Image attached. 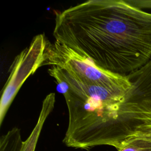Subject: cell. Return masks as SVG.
I'll return each mask as SVG.
<instances>
[{
    "instance_id": "3957f363",
    "label": "cell",
    "mask_w": 151,
    "mask_h": 151,
    "mask_svg": "<svg viewBox=\"0 0 151 151\" xmlns=\"http://www.w3.org/2000/svg\"><path fill=\"white\" fill-rule=\"evenodd\" d=\"M48 41L44 34L34 37L30 45L14 59L9 77L1 93L0 100V125L19 90L25 80L42 65Z\"/></svg>"
},
{
    "instance_id": "ba28073f",
    "label": "cell",
    "mask_w": 151,
    "mask_h": 151,
    "mask_svg": "<svg viewBox=\"0 0 151 151\" xmlns=\"http://www.w3.org/2000/svg\"><path fill=\"white\" fill-rule=\"evenodd\" d=\"M129 4L143 9H151V0H126Z\"/></svg>"
},
{
    "instance_id": "5b68a950",
    "label": "cell",
    "mask_w": 151,
    "mask_h": 151,
    "mask_svg": "<svg viewBox=\"0 0 151 151\" xmlns=\"http://www.w3.org/2000/svg\"><path fill=\"white\" fill-rule=\"evenodd\" d=\"M23 145L20 130L17 127L12 128L0 139V151H22Z\"/></svg>"
},
{
    "instance_id": "52a82bcc",
    "label": "cell",
    "mask_w": 151,
    "mask_h": 151,
    "mask_svg": "<svg viewBox=\"0 0 151 151\" xmlns=\"http://www.w3.org/2000/svg\"><path fill=\"white\" fill-rule=\"evenodd\" d=\"M139 121V124L131 137H142L151 139V109L143 113Z\"/></svg>"
},
{
    "instance_id": "8992f818",
    "label": "cell",
    "mask_w": 151,
    "mask_h": 151,
    "mask_svg": "<svg viewBox=\"0 0 151 151\" xmlns=\"http://www.w3.org/2000/svg\"><path fill=\"white\" fill-rule=\"evenodd\" d=\"M118 151H151V139L133 137L124 142Z\"/></svg>"
},
{
    "instance_id": "277c9868",
    "label": "cell",
    "mask_w": 151,
    "mask_h": 151,
    "mask_svg": "<svg viewBox=\"0 0 151 151\" xmlns=\"http://www.w3.org/2000/svg\"><path fill=\"white\" fill-rule=\"evenodd\" d=\"M55 94L51 93L48 94L44 99L37 123L29 136L24 142L22 151H35L43 124L54 109L55 101Z\"/></svg>"
},
{
    "instance_id": "6da1fadb",
    "label": "cell",
    "mask_w": 151,
    "mask_h": 151,
    "mask_svg": "<svg viewBox=\"0 0 151 151\" xmlns=\"http://www.w3.org/2000/svg\"><path fill=\"white\" fill-rule=\"evenodd\" d=\"M53 35L116 74L127 76L151 61V13L126 0H90L57 13Z\"/></svg>"
},
{
    "instance_id": "7a4b0ae2",
    "label": "cell",
    "mask_w": 151,
    "mask_h": 151,
    "mask_svg": "<svg viewBox=\"0 0 151 151\" xmlns=\"http://www.w3.org/2000/svg\"><path fill=\"white\" fill-rule=\"evenodd\" d=\"M45 65L59 67L80 80L117 93H126L132 86L128 75L116 74L99 68L86 57L57 41L54 44L48 42L42 66Z\"/></svg>"
}]
</instances>
